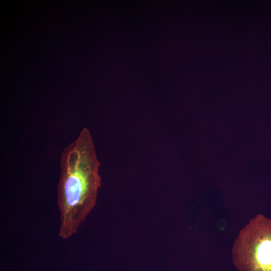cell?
<instances>
[{
  "label": "cell",
  "mask_w": 271,
  "mask_h": 271,
  "mask_svg": "<svg viewBox=\"0 0 271 271\" xmlns=\"http://www.w3.org/2000/svg\"><path fill=\"white\" fill-rule=\"evenodd\" d=\"M99 166L90 131L84 127L61 157L57 185L60 238L66 239L75 234L94 207L101 184Z\"/></svg>",
  "instance_id": "6da1fadb"
},
{
  "label": "cell",
  "mask_w": 271,
  "mask_h": 271,
  "mask_svg": "<svg viewBox=\"0 0 271 271\" xmlns=\"http://www.w3.org/2000/svg\"><path fill=\"white\" fill-rule=\"evenodd\" d=\"M239 271H271V219L259 214L240 231L232 249Z\"/></svg>",
  "instance_id": "7a4b0ae2"
}]
</instances>
